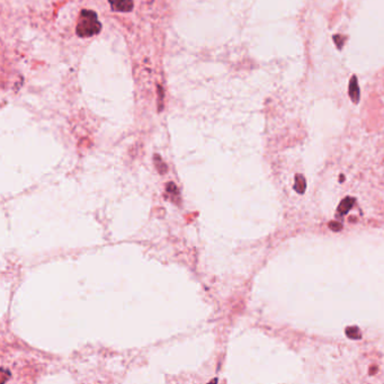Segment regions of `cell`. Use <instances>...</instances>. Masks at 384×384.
Returning <instances> with one entry per match:
<instances>
[{"mask_svg": "<svg viewBox=\"0 0 384 384\" xmlns=\"http://www.w3.org/2000/svg\"><path fill=\"white\" fill-rule=\"evenodd\" d=\"M330 228L334 231H338V230H340V229H342V224H334V223H331L330 224Z\"/></svg>", "mask_w": 384, "mask_h": 384, "instance_id": "6", "label": "cell"}, {"mask_svg": "<svg viewBox=\"0 0 384 384\" xmlns=\"http://www.w3.org/2000/svg\"><path fill=\"white\" fill-rule=\"evenodd\" d=\"M304 188H305V180L303 178V176L297 175L295 178V189L299 193H302L304 192Z\"/></svg>", "mask_w": 384, "mask_h": 384, "instance_id": "5", "label": "cell"}, {"mask_svg": "<svg viewBox=\"0 0 384 384\" xmlns=\"http://www.w3.org/2000/svg\"><path fill=\"white\" fill-rule=\"evenodd\" d=\"M102 24L99 23L97 14L93 10H81L76 32L79 37H90L101 32Z\"/></svg>", "mask_w": 384, "mask_h": 384, "instance_id": "1", "label": "cell"}, {"mask_svg": "<svg viewBox=\"0 0 384 384\" xmlns=\"http://www.w3.org/2000/svg\"><path fill=\"white\" fill-rule=\"evenodd\" d=\"M353 203H354L353 198H346V200H345V201L342 203V204H340L339 209H338L340 215L346 214V213L348 212V211L351 210L352 206H353Z\"/></svg>", "mask_w": 384, "mask_h": 384, "instance_id": "4", "label": "cell"}, {"mask_svg": "<svg viewBox=\"0 0 384 384\" xmlns=\"http://www.w3.org/2000/svg\"><path fill=\"white\" fill-rule=\"evenodd\" d=\"M109 1L112 6V9L114 11L128 12L134 7L133 0H109Z\"/></svg>", "mask_w": 384, "mask_h": 384, "instance_id": "2", "label": "cell"}, {"mask_svg": "<svg viewBox=\"0 0 384 384\" xmlns=\"http://www.w3.org/2000/svg\"><path fill=\"white\" fill-rule=\"evenodd\" d=\"M349 96H351L354 103H358L360 101V87H358L357 78L355 76L353 77L351 83H349Z\"/></svg>", "mask_w": 384, "mask_h": 384, "instance_id": "3", "label": "cell"}]
</instances>
